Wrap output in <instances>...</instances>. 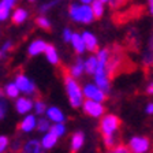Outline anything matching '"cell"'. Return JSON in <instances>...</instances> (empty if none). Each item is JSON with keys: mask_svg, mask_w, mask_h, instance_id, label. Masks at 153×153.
<instances>
[{"mask_svg": "<svg viewBox=\"0 0 153 153\" xmlns=\"http://www.w3.org/2000/svg\"><path fill=\"white\" fill-rule=\"evenodd\" d=\"M83 143H85V135H83L82 131H76V133H74L73 137H71V141H70L71 152L76 153L83 146Z\"/></svg>", "mask_w": 153, "mask_h": 153, "instance_id": "obj_15", "label": "cell"}, {"mask_svg": "<svg viewBox=\"0 0 153 153\" xmlns=\"http://www.w3.org/2000/svg\"><path fill=\"white\" fill-rule=\"evenodd\" d=\"M15 85L18 86L19 92H22L26 96H34L37 94V86L34 82L30 81V78L25 75V74H18L15 78Z\"/></svg>", "mask_w": 153, "mask_h": 153, "instance_id": "obj_7", "label": "cell"}, {"mask_svg": "<svg viewBox=\"0 0 153 153\" xmlns=\"http://www.w3.org/2000/svg\"><path fill=\"white\" fill-rule=\"evenodd\" d=\"M51 128V122L48 120L47 118H41L37 119V126H36V130L40 131V133H47Z\"/></svg>", "mask_w": 153, "mask_h": 153, "instance_id": "obj_24", "label": "cell"}, {"mask_svg": "<svg viewBox=\"0 0 153 153\" xmlns=\"http://www.w3.org/2000/svg\"><path fill=\"white\" fill-rule=\"evenodd\" d=\"M150 140L148 137L134 135L128 141V150L130 153H148L150 150Z\"/></svg>", "mask_w": 153, "mask_h": 153, "instance_id": "obj_6", "label": "cell"}, {"mask_svg": "<svg viewBox=\"0 0 153 153\" xmlns=\"http://www.w3.org/2000/svg\"><path fill=\"white\" fill-rule=\"evenodd\" d=\"M81 36H82L83 42H85L86 51H89V52H97V51H99L97 38L94 37V34H93V33H90V32H83Z\"/></svg>", "mask_w": 153, "mask_h": 153, "instance_id": "obj_13", "label": "cell"}, {"mask_svg": "<svg viewBox=\"0 0 153 153\" xmlns=\"http://www.w3.org/2000/svg\"><path fill=\"white\" fill-rule=\"evenodd\" d=\"M3 3H6L7 6L10 7V8H13L14 6H15V3H16V0H3Z\"/></svg>", "mask_w": 153, "mask_h": 153, "instance_id": "obj_39", "label": "cell"}, {"mask_svg": "<svg viewBox=\"0 0 153 153\" xmlns=\"http://www.w3.org/2000/svg\"><path fill=\"white\" fill-rule=\"evenodd\" d=\"M47 47H48V44L44 40H34L32 44L29 45L27 53H29V56H37L40 53H44Z\"/></svg>", "mask_w": 153, "mask_h": 153, "instance_id": "obj_14", "label": "cell"}, {"mask_svg": "<svg viewBox=\"0 0 153 153\" xmlns=\"http://www.w3.org/2000/svg\"><path fill=\"white\" fill-rule=\"evenodd\" d=\"M68 15L71 16L73 21L75 22H81V23H92V21L94 19L93 15L92 7H89L88 4H78L73 3L68 7Z\"/></svg>", "mask_w": 153, "mask_h": 153, "instance_id": "obj_3", "label": "cell"}, {"mask_svg": "<svg viewBox=\"0 0 153 153\" xmlns=\"http://www.w3.org/2000/svg\"><path fill=\"white\" fill-rule=\"evenodd\" d=\"M122 3H124V0H109V4L112 7H119L122 6Z\"/></svg>", "mask_w": 153, "mask_h": 153, "instance_id": "obj_37", "label": "cell"}, {"mask_svg": "<svg viewBox=\"0 0 153 153\" xmlns=\"http://www.w3.org/2000/svg\"><path fill=\"white\" fill-rule=\"evenodd\" d=\"M10 148V140L6 135H0V153H4Z\"/></svg>", "mask_w": 153, "mask_h": 153, "instance_id": "obj_29", "label": "cell"}, {"mask_svg": "<svg viewBox=\"0 0 153 153\" xmlns=\"http://www.w3.org/2000/svg\"><path fill=\"white\" fill-rule=\"evenodd\" d=\"M81 1H82V4H90L93 0H81Z\"/></svg>", "mask_w": 153, "mask_h": 153, "instance_id": "obj_42", "label": "cell"}, {"mask_svg": "<svg viewBox=\"0 0 153 153\" xmlns=\"http://www.w3.org/2000/svg\"><path fill=\"white\" fill-rule=\"evenodd\" d=\"M97 56H89V59L85 60V73L88 74H94L96 68H97Z\"/></svg>", "mask_w": 153, "mask_h": 153, "instance_id": "obj_23", "label": "cell"}, {"mask_svg": "<svg viewBox=\"0 0 153 153\" xmlns=\"http://www.w3.org/2000/svg\"><path fill=\"white\" fill-rule=\"evenodd\" d=\"M0 57H1V51H0Z\"/></svg>", "mask_w": 153, "mask_h": 153, "instance_id": "obj_45", "label": "cell"}, {"mask_svg": "<svg viewBox=\"0 0 153 153\" xmlns=\"http://www.w3.org/2000/svg\"><path fill=\"white\" fill-rule=\"evenodd\" d=\"M97 68L94 71V83L99 86L100 89H102L105 93L111 88V82H109L108 71H107V64L109 60V51L108 49H100L97 51Z\"/></svg>", "mask_w": 153, "mask_h": 153, "instance_id": "obj_1", "label": "cell"}, {"mask_svg": "<svg viewBox=\"0 0 153 153\" xmlns=\"http://www.w3.org/2000/svg\"><path fill=\"white\" fill-rule=\"evenodd\" d=\"M3 90H4V96H7L8 99H18L19 93H21L18 89V86L15 85V82H8L3 88Z\"/></svg>", "mask_w": 153, "mask_h": 153, "instance_id": "obj_20", "label": "cell"}, {"mask_svg": "<svg viewBox=\"0 0 153 153\" xmlns=\"http://www.w3.org/2000/svg\"><path fill=\"white\" fill-rule=\"evenodd\" d=\"M13 49V42L11 41H6L3 44V47H1V53H4V52H8Z\"/></svg>", "mask_w": 153, "mask_h": 153, "instance_id": "obj_36", "label": "cell"}, {"mask_svg": "<svg viewBox=\"0 0 153 153\" xmlns=\"http://www.w3.org/2000/svg\"><path fill=\"white\" fill-rule=\"evenodd\" d=\"M82 109L86 115H89L90 118H101L105 114V107L102 102L93 101V100H83L82 102Z\"/></svg>", "mask_w": 153, "mask_h": 153, "instance_id": "obj_8", "label": "cell"}, {"mask_svg": "<svg viewBox=\"0 0 153 153\" xmlns=\"http://www.w3.org/2000/svg\"><path fill=\"white\" fill-rule=\"evenodd\" d=\"M57 140H59L57 135H55L52 131H47V133H44L40 142H41V146L44 148V150H47V149H52L57 143Z\"/></svg>", "mask_w": 153, "mask_h": 153, "instance_id": "obj_16", "label": "cell"}, {"mask_svg": "<svg viewBox=\"0 0 153 153\" xmlns=\"http://www.w3.org/2000/svg\"><path fill=\"white\" fill-rule=\"evenodd\" d=\"M3 96H4V90L0 88V99H3Z\"/></svg>", "mask_w": 153, "mask_h": 153, "instance_id": "obj_43", "label": "cell"}, {"mask_svg": "<svg viewBox=\"0 0 153 153\" xmlns=\"http://www.w3.org/2000/svg\"><path fill=\"white\" fill-rule=\"evenodd\" d=\"M149 1V10H150V14L153 15V0H148Z\"/></svg>", "mask_w": 153, "mask_h": 153, "instance_id": "obj_41", "label": "cell"}, {"mask_svg": "<svg viewBox=\"0 0 153 153\" xmlns=\"http://www.w3.org/2000/svg\"><path fill=\"white\" fill-rule=\"evenodd\" d=\"M143 62H145V64H148V66L153 64V52H149V53L145 55V56H143Z\"/></svg>", "mask_w": 153, "mask_h": 153, "instance_id": "obj_35", "label": "cell"}, {"mask_svg": "<svg viewBox=\"0 0 153 153\" xmlns=\"http://www.w3.org/2000/svg\"><path fill=\"white\" fill-rule=\"evenodd\" d=\"M21 153H44V148L41 146V142L38 140H29L23 143Z\"/></svg>", "mask_w": 153, "mask_h": 153, "instance_id": "obj_12", "label": "cell"}, {"mask_svg": "<svg viewBox=\"0 0 153 153\" xmlns=\"http://www.w3.org/2000/svg\"><path fill=\"white\" fill-rule=\"evenodd\" d=\"M49 131H52L55 135L60 138L66 134V126H64V123H53L51 126V128H49Z\"/></svg>", "mask_w": 153, "mask_h": 153, "instance_id": "obj_25", "label": "cell"}, {"mask_svg": "<svg viewBox=\"0 0 153 153\" xmlns=\"http://www.w3.org/2000/svg\"><path fill=\"white\" fill-rule=\"evenodd\" d=\"M92 11H93V15L94 18H101L102 14H104V3L101 0H93L92 1Z\"/></svg>", "mask_w": 153, "mask_h": 153, "instance_id": "obj_22", "label": "cell"}, {"mask_svg": "<svg viewBox=\"0 0 153 153\" xmlns=\"http://www.w3.org/2000/svg\"><path fill=\"white\" fill-rule=\"evenodd\" d=\"M36 23H37L38 27L44 29V30H51V22H49V19L45 18V16H38L36 19Z\"/></svg>", "mask_w": 153, "mask_h": 153, "instance_id": "obj_27", "label": "cell"}, {"mask_svg": "<svg viewBox=\"0 0 153 153\" xmlns=\"http://www.w3.org/2000/svg\"><path fill=\"white\" fill-rule=\"evenodd\" d=\"M37 126V118L32 114H26V116L19 123V130L21 133H32Z\"/></svg>", "mask_w": 153, "mask_h": 153, "instance_id": "obj_10", "label": "cell"}, {"mask_svg": "<svg viewBox=\"0 0 153 153\" xmlns=\"http://www.w3.org/2000/svg\"><path fill=\"white\" fill-rule=\"evenodd\" d=\"M71 37H73V32H71L68 27L64 29V30H63V40H64V41L70 42L71 41Z\"/></svg>", "mask_w": 153, "mask_h": 153, "instance_id": "obj_34", "label": "cell"}, {"mask_svg": "<svg viewBox=\"0 0 153 153\" xmlns=\"http://www.w3.org/2000/svg\"><path fill=\"white\" fill-rule=\"evenodd\" d=\"M108 153H130V150H128V148L123 146V145H118V146L112 148Z\"/></svg>", "mask_w": 153, "mask_h": 153, "instance_id": "obj_31", "label": "cell"}, {"mask_svg": "<svg viewBox=\"0 0 153 153\" xmlns=\"http://www.w3.org/2000/svg\"><path fill=\"white\" fill-rule=\"evenodd\" d=\"M10 7L7 6L6 3H0V21H6L7 18H8V15H10Z\"/></svg>", "mask_w": 153, "mask_h": 153, "instance_id": "obj_28", "label": "cell"}, {"mask_svg": "<svg viewBox=\"0 0 153 153\" xmlns=\"http://www.w3.org/2000/svg\"><path fill=\"white\" fill-rule=\"evenodd\" d=\"M70 42H71V45H73L75 53L82 55L83 52L86 51V47H85V42H83L82 36L78 34V33H73V37H71V41Z\"/></svg>", "mask_w": 153, "mask_h": 153, "instance_id": "obj_18", "label": "cell"}, {"mask_svg": "<svg viewBox=\"0 0 153 153\" xmlns=\"http://www.w3.org/2000/svg\"><path fill=\"white\" fill-rule=\"evenodd\" d=\"M15 109L18 114L26 115L33 109V101L29 97H18L15 99Z\"/></svg>", "mask_w": 153, "mask_h": 153, "instance_id": "obj_9", "label": "cell"}, {"mask_svg": "<svg viewBox=\"0 0 153 153\" xmlns=\"http://www.w3.org/2000/svg\"><path fill=\"white\" fill-rule=\"evenodd\" d=\"M145 111H146L148 115H153V102H149V104H146V108H145Z\"/></svg>", "mask_w": 153, "mask_h": 153, "instance_id": "obj_38", "label": "cell"}, {"mask_svg": "<svg viewBox=\"0 0 153 153\" xmlns=\"http://www.w3.org/2000/svg\"><path fill=\"white\" fill-rule=\"evenodd\" d=\"M120 127V119L114 114L102 115L100 118V133L102 138L105 137H115L116 131Z\"/></svg>", "mask_w": 153, "mask_h": 153, "instance_id": "obj_4", "label": "cell"}, {"mask_svg": "<svg viewBox=\"0 0 153 153\" xmlns=\"http://www.w3.org/2000/svg\"><path fill=\"white\" fill-rule=\"evenodd\" d=\"M64 88H66V93L68 97V101L73 108H79L83 102V93H82V88L79 86V83L76 82L75 78L66 74L64 75Z\"/></svg>", "mask_w": 153, "mask_h": 153, "instance_id": "obj_2", "label": "cell"}, {"mask_svg": "<svg viewBox=\"0 0 153 153\" xmlns=\"http://www.w3.org/2000/svg\"><path fill=\"white\" fill-rule=\"evenodd\" d=\"M22 146H23V143L21 142V141H19V140L14 141L13 143L10 142V149H11V152H21V149H22Z\"/></svg>", "mask_w": 153, "mask_h": 153, "instance_id": "obj_30", "label": "cell"}, {"mask_svg": "<svg viewBox=\"0 0 153 153\" xmlns=\"http://www.w3.org/2000/svg\"><path fill=\"white\" fill-rule=\"evenodd\" d=\"M45 56H47V59H48V62L51 64H59V53H57V51H56V48L53 47V45H49L48 44V47H47V49H45Z\"/></svg>", "mask_w": 153, "mask_h": 153, "instance_id": "obj_19", "label": "cell"}, {"mask_svg": "<svg viewBox=\"0 0 153 153\" xmlns=\"http://www.w3.org/2000/svg\"><path fill=\"white\" fill-rule=\"evenodd\" d=\"M102 3H107V1H109V0H101Z\"/></svg>", "mask_w": 153, "mask_h": 153, "instance_id": "obj_44", "label": "cell"}, {"mask_svg": "<svg viewBox=\"0 0 153 153\" xmlns=\"http://www.w3.org/2000/svg\"><path fill=\"white\" fill-rule=\"evenodd\" d=\"M82 93L85 100H93L99 102H104L107 100V93L100 89L96 83H86L82 88Z\"/></svg>", "mask_w": 153, "mask_h": 153, "instance_id": "obj_5", "label": "cell"}, {"mask_svg": "<svg viewBox=\"0 0 153 153\" xmlns=\"http://www.w3.org/2000/svg\"><path fill=\"white\" fill-rule=\"evenodd\" d=\"M57 3H59V0H52L51 3H47V4H44V6H41L40 11H41V13H45V11H48V10H51L53 6H56Z\"/></svg>", "mask_w": 153, "mask_h": 153, "instance_id": "obj_33", "label": "cell"}, {"mask_svg": "<svg viewBox=\"0 0 153 153\" xmlns=\"http://www.w3.org/2000/svg\"><path fill=\"white\" fill-rule=\"evenodd\" d=\"M45 114H47L48 120L53 122V123H63L66 120V116H64L63 111L59 107H48Z\"/></svg>", "mask_w": 153, "mask_h": 153, "instance_id": "obj_11", "label": "cell"}, {"mask_svg": "<svg viewBox=\"0 0 153 153\" xmlns=\"http://www.w3.org/2000/svg\"><path fill=\"white\" fill-rule=\"evenodd\" d=\"M85 73V60H82L81 57H78L75 62H74V64L70 67V70H68V74H70L73 78H79L82 74Z\"/></svg>", "mask_w": 153, "mask_h": 153, "instance_id": "obj_17", "label": "cell"}, {"mask_svg": "<svg viewBox=\"0 0 153 153\" xmlns=\"http://www.w3.org/2000/svg\"><path fill=\"white\" fill-rule=\"evenodd\" d=\"M27 18V11L25 8H16L13 14V22L15 25H19V23H22L26 21Z\"/></svg>", "mask_w": 153, "mask_h": 153, "instance_id": "obj_21", "label": "cell"}, {"mask_svg": "<svg viewBox=\"0 0 153 153\" xmlns=\"http://www.w3.org/2000/svg\"><path fill=\"white\" fill-rule=\"evenodd\" d=\"M146 93L148 94H150V96H153V81L146 86Z\"/></svg>", "mask_w": 153, "mask_h": 153, "instance_id": "obj_40", "label": "cell"}, {"mask_svg": "<svg viewBox=\"0 0 153 153\" xmlns=\"http://www.w3.org/2000/svg\"><path fill=\"white\" fill-rule=\"evenodd\" d=\"M29 1H34V0H29Z\"/></svg>", "mask_w": 153, "mask_h": 153, "instance_id": "obj_46", "label": "cell"}, {"mask_svg": "<svg viewBox=\"0 0 153 153\" xmlns=\"http://www.w3.org/2000/svg\"><path fill=\"white\" fill-rule=\"evenodd\" d=\"M33 108H34V111L37 115H42V114H45L48 107L42 100H36V101L33 102Z\"/></svg>", "mask_w": 153, "mask_h": 153, "instance_id": "obj_26", "label": "cell"}, {"mask_svg": "<svg viewBox=\"0 0 153 153\" xmlns=\"http://www.w3.org/2000/svg\"><path fill=\"white\" fill-rule=\"evenodd\" d=\"M6 114H7V102H6V100L0 99V120L4 119Z\"/></svg>", "mask_w": 153, "mask_h": 153, "instance_id": "obj_32", "label": "cell"}]
</instances>
